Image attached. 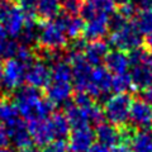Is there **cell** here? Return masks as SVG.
I'll list each match as a JSON object with an SVG mask.
<instances>
[{
  "mask_svg": "<svg viewBox=\"0 0 152 152\" xmlns=\"http://www.w3.org/2000/svg\"><path fill=\"white\" fill-rule=\"evenodd\" d=\"M86 112H88V117H89V122L95 123V124H100V123L104 121V112L103 109L96 105V104H91L89 108H86Z\"/></svg>",
  "mask_w": 152,
  "mask_h": 152,
  "instance_id": "cell-34",
  "label": "cell"
},
{
  "mask_svg": "<svg viewBox=\"0 0 152 152\" xmlns=\"http://www.w3.org/2000/svg\"><path fill=\"white\" fill-rule=\"evenodd\" d=\"M129 146L132 152H152V131L147 128L133 133Z\"/></svg>",
  "mask_w": 152,
  "mask_h": 152,
  "instance_id": "cell-23",
  "label": "cell"
},
{
  "mask_svg": "<svg viewBox=\"0 0 152 152\" xmlns=\"http://www.w3.org/2000/svg\"><path fill=\"white\" fill-rule=\"evenodd\" d=\"M66 118L70 123V127L80 128L89 126V117L86 109L80 108L76 104H67L66 105Z\"/></svg>",
  "mask_w": 152,
  "mask_h": 152,
  "instance_id": "cell-25",
  "label": "cell"
},
{
  "mask_svg": "<svg viewBox=\"0 0 152 152\" xmlns=\"http://www.w3.org/2000/svg\"><path fill=\"white\" fill-rule=\"evenodd\" d=\"M14 103L18 107L19 115L28 122L47 119L55 110V104L43 99L39 90L29 85H22L14 90Z\"/></svg>",
  "mask_w": 152,
  "mask_h": 152,
  "instance_id": "cell-1",
  "label": "cell"
},
{
  "mask_svg": "<svg viewBox=\"0 0 152 152\" xmlns=\"http://www.w3.org/2000/svg\"><path fill=\"white\" fill-rule=\"evenodd\" d=\"M15 57H17V60H19L26 66V67H28L31 64H33L36 61V55L33 53L31 47H26V46H19V50L17 52Z\"/></svg>",
  "mask_w": 152,
  "mask_h": 152,
  "instance_id": "cell-33",
  "label": "cell"
},
{
  "mask_svg": "<svg viewBox=\"0 0 152 152\" xmlns=\"http://www.w3.org/2000/svg\"><path fill=\"white\" fill-rule=\"evenodd\" d=\"M28 131L31 133L33 143H36L37 146L46 147L47 145H50L51 142H53V140H55V136H53V132H52L48 118H47V119L28 122Z\"/></svg>",
  "mask_w": 152,
  "mask_h": 152,
  "instance_id": "cell-14",
  "label": "cell"
},
{
  "mask_svg": "<svg viewBox=\"0 0 152 152\" xmlns=\"http://www.w3.org/2000/svg\"><path fill=\"white\" fill-rule=\"evenodd\" d=\"M109 31V17L108 15H96L89 19L84 27L83 34L88 41H98L107 36Z\"/></svg>",
  "mask_w": 152,
  "mask_h": 152,
  "instance_id": "cell-16",
  "label": "cell"
},
{
  "mask_svg": "<svg viewBox=\"0 0 152 152\" xmlns=\"http://www.w3.org/2000/svg\"><path fill=\"white\" fill-rule=\"evenodd\" d=\"M131 79L137 90H145L152 85V53L143 62L131 66Z\"/></svg>",
  "mask_w": 152,
  "mask_h": 152,
  "instance_id": "cell-13",
  "label": "cell"
},
{
  "mask_svg": "<svg viewBox=\"0 0 152 152\" xmlns=\"http://www.w3.org/2000/svg\"><path fill=\"white\" fill-rule=\"evenodd\" d=\"M67 36L61 27L57 19H51V20H45L39 23L38 28V42L39 45L47 50L58 51L67 45Z\"/></svg>",
  "mask_w": 152,
  "mask_h": 152,
  "instance_id": "cell-3",
  "label": "cell"
},
{
  "mask_svg": "<svg viewBox=\"0 0 152 152\" xmlns=\"http://www.w3.org/2000/svg\"><path fill=\"white\" fill-rule=\"evenodd\" d=\"M113 1H114V4L122 7V5H124V4H127V3H131L132 0H113Z\"/></svg>",
  "mask_w": 152,
  "mask_h": 152,
  "instance_id": "cell-47",
  "label": "cell"
},
{
  "mask_svg": "<svg viewBox=\"0 0 152 152\" xmlns=\"http://www.w3.org/2000/svg\"><path fill=\"white\" fill-rule=\"evenodd\" d=\"M0 152H13V150L8 148V147H1V148H0Z\"/></svg>",
  "mask_w": 152,
  "mask_h": 152,
  "instance_id": "cell-50",
  "label": "cell"
},
{
  "mask_svg": "<svg viewBox=\"0 0 152 152\" xmlns=\"http://www.w3.org/2000/svg\"><path fill=\"white\" fill-rule=\"evenodd\" d=\"M143 100L148 103L150 105H152V85H150L148 88L143 90Z\"/></svg>",
  "mask_w": 152,
  "mask_h": 152,
  "instance_id": "cell-43",
  "label": "cell"
},
{
  "mask_svg": "<svg viewBox=\"0 0 152 152\" xmlns=\"http://www.w3.org/2000/svg\"><path fill=\"white\" fill-rule=\"evenodd\" d=\"M90 152H113V148H110V147H108L105 145L99 143V142H95Z\"/></svg>",
  "mask_w": 152,
  "mask_h": 152,
  "instance_id": "cell-42",
  "label": "cell"
},
{
  "mask_svg": "<svg viewBox=\"0 0 152 152\" xmlns=\"http://www.w3.org/2000/svg\"><path fill=\"white\" fill-rule=\"evenodd\" d=\"M141 9H152V0H138Z\"/></svg>",
  "mask_w": 152,
  "mask_h": 152,
  "instance_id": "cell-45",
  "label": "cell"
},
{
  "mask_svg": "<svg viewBox=\"0 0 152 152\" xmlns=\"http://www.w3.org/2000/svg\"><path fill=\"white\" fill-rule=\"evenodd\" d=\"M71 80H72V70L67 61L58 60L53 62L51 69V81L70 83Z\"/></svg>",
  "mask_w": 152,
  "mask_h": 152,
  "instance_id": "cell-28",
  "label": "cell"
},
{
  "mask_svg": "<svg viewBox=\"0 0 152 152\" xmlns=\"http://www.w3.org/2000/svg\"><path fill=\"white\" fill-rule=\"evenodd\" d=\"M109 43L115 50L131 52L136 48H140L143 43V38L136 26L133 24V22H128L119 29L112 32L109 37Z\"/></svg>",
  "mask_w": 152,
  "mask_h": 152,
  "instance_id": "cell-4",
  "label": "cell"
},
{
  "mask_svg": "<svg viewBox=\"0 0 152 152\" xmlns=\"http://www.w3.org/2000/svg\"><path fill=\"white\" fill-rule=\"evenodd\" d=\"M67 151H69L67 145L64 142V140H57L51 142L43 150V152H67Z\"/></svg>",
  "mask_w": 152,
  "mask_h": 152,
  "instance_id": "cell-39",
  "label": "cell"
},
{
  "mask_svg": "<svg viewBox=\"0 0 152 152\" xmlns=\"http://www.w3.org/2000/svg\"><path fill=\"white\" fill-rule=\"evenodd\" d=\"M137 12H138V9H137V5L134 3H127L124 4V5H122L119 8V13L122 14L124 18L127 19H132V18H134L136 17V14Z\"/></svg>",
  "mask_w": 152,
  "mask_h": 152,
  "instance_id": "cell-38",
  "label": "cell"
},
{
  "mask_svg": "<svg viewBox=\"0 0 152 152\" xmlns=\"http://www.w3.org/2000/svg\"><path fill=\"white\" fill-rule=\"evenodd\" d=\"M145 43H146V47H147V51L151 52V53H152V32H151V33H148V34L146 36Z\"/></svg>",
  "mask_w": 152,
  "mask_h": 152,
  "instance_id": "cell-44",
  "label": "cell"
},
{
  "mask_svg": "<svg viewBox=\"0 0 152 152\" xmlns=\"http://www.w3.org/2000/svg\"><path fill=\"white\" fill-rule=\"evenodd\" d=\"M126 23H128V19L123 17L119 12H118V13H113L112 17L109 18V29H110L112 32H114V31L122 28L123 26L126 24Z\"/></svg>",
  "mask_w": 152,
  "mask_h": 152,
  "instance_id": "cell-36",
  "label": "cell"
},
{
  "mask_svg": "<svg viewBox=\"0 0 152 152\" xmlns=\"http://www.w3.org/2000/svg\"><path fill=\"white\" fill-rule=\"evenodd\" d=\"M113 0H88L81 8V18L89 20L96 15H112L114 13Z\"/></svg>",
  "mask_w": 152,
  "mask_h": 152,
  "instance_id": "cell-15",
  "label": "cell"
},
{
  "mask_svg": "<svg viewBox=\"0 0 152 152\" xmlns=\"http://www.w3.org/2000/svg\"><path fill=\"white\" fill-rule=\"evenodd\" d=\"M113 152H132L129 142L127 141H121L115 147L113 148Z\"/></svg>",
  "mask_w": 152,
  "mask_h": 152,
  "instance_id": "cell-41",
  "label": "cell"
},
{
  "mask_svg": "<svg viewBox=\"0 0 152 152\" xmlns=\"http://www.w3.org/2000/svg\"><path fill=\"white\" fill-rule=\"evenodd\" d=\"M67 142L70 152H90L95 143V132L89 126L74 128L69 134Z\"/></svg>",
  "mask_w": 152,
  "mask_h": 152,
  "instance_id": "cell-8",
  "label": "cell"
},
{
  "mask_svg": "<svg viewBox=\"0 0 152 152\" xmlns=\"http://www.w3.org/2000/svg\"><path fill=\"white\" fill-rule=\"evenodd\" d=\"M112 72L107 67L95 66L90 74L86 93H89L93 98H104L112 90Z\"/></svg>",
  "mask_w": 152,
  "mask_h": 152,
  "instance_id": "cell-6",
  "label": "cell"
},
{
  "mask_svg": "<svg viewBox=\"0 0 152 152\" xmlns=\"http://www.w3.org/2000/svg\"><path fill=\"white\" fill-rule=\"evenodd\" d=\"M48 121L52 128V132H53L55 140H64L65 137H67L70 134L71 127L65 114L55 113L51 115V118H48Z\"/></svg>",
  "mask_w": 152,
  "mask_h": 152,
  "instance_id": "cell-27",
  "label": "cell"
},
{
  "mask_svg": "<svg viewBox=\"0 0 152 152\" xmlns=\"http://www.w3.org/2000/svg\"><path fill=\"white\" fill-rule=\"evenodd\" d=\"M18 7L24 12L26 15H34L38 0H17Z\"/></svg>",
  "mask_w": 152,
  "mask_h": 152,
  "instance_id": "cell-37",
  "label": "cell"
},
{
  "mask_svg": "<svg viewBox=\"0 0 152 152\" xmlns=\"http://www.w3.org/2000/svg\"><path fill=\"white\" fill-rule=\"evenodd\" d=\"M133 99L128 93L114 94L104 104V117L113 126H124L129 119V110Z\"/></svg>",
  "mask_w": 152,
  "mask_h": 152,
  "instance_id": "cell-2",
  "label": "cell"
},
{
  "mask_svg": "<svg viewBox=\"0 0 152 152\" xmlns=\"http://www.w3.org/2000/svg\"><path fill=\"white\" fill-rule=\"evenodd\" d=\"M19 119V110L17 104L8 95L3 94L0 98V124L9 126Z\"/></svg>",
  "mask_w": 152,
  "mask_h": 152,
  "instance_id": "cell-22",
  "label": "cell"
},
{
  "mask_svg": "<svg viewBox=\"0 0 152 152\" xmlns=\"http://www.w3.org/2000/svg\"><path fill=\"white\" fill-rule=\"evenodd\" d=\"M74 104H76V105L80 108L86 109L91 105V104H94L93 96L86 91H77V94H76L74 98Z\"/></svg>",
  "mask_w": 152,
  "mask_h": 152,
  "instance_id": "cell-35",
  "label": "cell"
},
{
  "mask_svg": "<svg viewBox=\"0 0 152 152\" xmlns=\"http://www.w3.org/2000/svg\"><path fill=\"white\" fill-rule=\"evenodd\" d=\"M7 38H8V33L5 31V28L3 27V24L0 23V42L4 41V39H7Z\"/></svg>",
  "mask_w": 152,
  "mask_h": 152,
  "instance_id": "cell-46",
  "label": "cell"
},
{
  "mask_svg": "<svg viewBox=\"0 0 152 152\" xmlns=\"http://www.w3.org/2000/svg\"><path fill=\"white\" fill-rule=\"evenodd\" d=\"M131 89H133L132 79L131 75L126 74H118L113 77L112 80V90L115 94H122V93H128Z\"/></svg>",
  "mask_w": 152,
  "mask_h": 152,
  "instance_id": "cell-30",
  "label": "cell"
},
{
  "mask_svg": "<svg viewBox=\"0 0 152 152\" xmlns=\"http://www.w3.org/2000/svg\"><path fill=\"white\" fill-rule=\"evenodd\" d=\"M24 81L36 89L46 88L51 83V69L43 60H36L26 70Z\"/></svg>",
  "mask_w": 152,
  "mask_h": 152,
  "instance_id": "cell-9",
  "label": "cell"
},
{
  "mask_svg": "<svg viewBox=\"0 0 152 152\" xmlns=\"http://www.w3.org/2000/svg\"><path fill=\"white\" fill-rule=\"evenodd\" d=\"M108 53H109V47L102 39L91 41L90 43H86V47L84 50L85 58L91 66H100L102 62H104Z\"/></svg>",
  "mask_w": 152,
  "mask_h": 152,
  "instance_id": "cell-19",
  "label": "cell"
},
{
  "mask_svg": "<svg viewBox=\"0 0 152 152\" xmlns=\"http://www.w3.org/2000/svg\"><path fill=\"white\" fill-rule=\"evenodd\" d=\"M20 152H41L39 150H37V148H33V147H31V148H27L24 151H20Z\"/></svg>",
  "mask_w": 152,
  "mask_h": 152,
  "instance_id": "cell-49",
  "label": "cell"
},
{
  "mask_svg": "<svg viewBox=\"0 0 152 152\" xmlns=\"http://www.w3.org/2000/svg\"><path fill=\"white\" fill-rule=\"evenodd\" d=\"M0 23L5 28L8 36H10L12 38H17L20 36L23 28H24L26 14L18 5L13 3L7 13L4 14V17L0 19Z\"/></svg>",
  "mask_w": 152,
  "mask_h": 152,
  "instance_id": "cell-11",
  "label": "cell"
},
{
  "mask_svg": "<svg viewBox=\"0 0 152 152\" xmlns=\"http://www.w3.org/2000/svg\"><path fill=\"white\" fill-rule=\"evenodd\" d=\"M95 132V140L102 145H105L110 148H114L121 142V131L117 129L115 126L110 123L102 122L100 124L96 126Z\"/></svg>",
  "mask_w": 152,
  "mask_h": 152,
  "instance_id": "cell-17",
  "label": "cell"
},
{
  "mask_svg": "<svg viewBox=\"0 0 152 152\" xmlns=\"http://www.w3.org/2000/svg\"><path fill=\"white\" fill-rule=\"evenodd\" d=\"M67 62L71 65V70H72L74 86L77 89V91H86L90 74L93 71L91 65L86 61L83 53L72 51L67 53Z\"/></svg>",
  "mask_w": 152,
  "mask_h": 152,
  "instance_id": "cell-5",
  "label": "cell"
},
{
  "mask_svg": "<svg viewBox=\"0 0 152 152\" xmlns=\"http://www.w3.org/2000/svg\"><path fill=\"white\" fill-rule=\"evenodd\" d=\"M133 19H134L133 24L142 36H147L152 32V9H141Z\"/></svg>",
  "mask_w": 152,
  "mask_h": 152,
  "instance_id": "cell-29",
  "label": "cell"
},
{
  "mask_svg": "<svg viewBox=\"0 0 152 152\" xmlns=\"http://www.w3.org/2000/svg\"><path fill=\"white\" fill-rule=\"evenodd\" d=\"M56 19L58 20V23L61 24V27L64 28V31L66 33V36L71 39H75L77 38L81 32L84 31V27H85V23H84V19L81 17H77V15H69V14H58L56 17Z\"/></svg>",
  "mask_w": 152,
  "mask_h": 152,
  "instance_id": "cell-20",
  "label": "cell"
},
{
  "mask_svg": "<svg viewBox=\"0 0 152 152\" xmlns=\"http://www.w3.org/2000/svg\"><path fill=\"white\" fill-rule=\"evenodd\" d=\"M9 141L10 140H9V134L7 132V128L3 124H0V148H1V147H7Z\"/></svg>",
  "mask_w": 152,
  "mask_h": 152,
  "instance_id": "cell-40",
  "label": "cell"
},
{
  "mask_svg": "<svg viewBox=\"0 0 152 152\" xmlns=\"http://www.w3.org/2000/svg\"><path fill=\"white\" fill-rule=\"evenodd\" d=\"M104 62L107 65V69L113 74H126L129 69V60L126 52L121 50H114L107 55Z\"/></svg>",
  "mask_w": 152,
  "mask_h": 152,
  "instance_id": "cell-21",
  "label": "cell"
},
{
  "mask_svg": "<svg viewBox=\"0 0 152 152\" xmlns=\"http://www.w3.org/2000/svg\"><path fill=\"white\" fill-rule=\"evenodd\" d=\"M83 5V0H61V8H62L64 13L69 14V15H77L81 12Z\"/></svg>",
  "mask_w": 152,
  "mask_h": 152,
  "instance_id": "cell-32",
  "label": "cell"
},
{
  "mask_svg": "<svg viewBox=\"0 0 152 152\" xmlns=\"http://www.w3.org/2000/svg\"><path fill=\"white\" fill-rule=\"evenodd\" d=\"M61 0H38L36 14L43 20L55 19L60 13Z\"/></svg>",
  "mask_w": 152,
  "mask_h": 152,
  "instance_id": "cell-26",
  "label": "cell"
},
{
  "mask_svg": "<svg viewBox=\"0 0 152 152\" xmlns=\"http://www.w3.org/2000/svg\"><path fill=\"white\" fill-rule=\"evenodd\" d=\"M3 70H4V64L0 60V81H1V77H3Z\"/></svg>",
  "mask_w": 152,
  "mask_h": 152,
  "instance_id": "cell-48",
  "label": "cell"
},
{
  "mask_svg": "<svg viewBox=\"0 0 152 152\" xmlns=\"http://www.w3.org/2000/svg\"><path fill=\"white\" fill-rule=\"evenodd\" d=\"M46 88V96L55 105L66 103L72 95V85L70 83L51 81Z\"/></svg>",
  "mask_w": 152,
  "mask_h": 152,
  "instance_id": "cell-18",
  "label": "cell"
},
{
  "mask_svg": "<svg viewBox=\"0 0 152 152\" xmlns=\"http://www.w3.org/2000/svg\"><path fill=\"white\" fill-rule=\"evenodd\" d=\"M26 70L27 67L19 60L17 58L7 60L5 64H4L3 77L1 81H0L3 89L5 91H14L19 86H22L23 81H24Z\"/></svg>",
  "mask_w": 152,
  "mask_h": 152,
  "instance_id": "cell-7",
  "label": "cell"
},
{
  "mask_svg": "<svg viewBox=\"0 0 152 152\" xmlns=\"http://www.w3.org/2000/svg\"><path fill=\"white\" fill-rule=\"evenodd\" d=\"M19 45L15 39L7 38L0 42V60H10L17 56Z\"/></svg>",
  "mask_w": 152,
  "mask_h": 152,
  "instance_id": "cell-31",
  "label": "cell"
},
{
  "mask_svg": "<svg viewBox=\"0 0 152 152\" xmlns=\"http://www.w3.org/2000/svg\"><path fill=\"white\" fill-rule=\"evenodd\" d=\"M129 121L133 126L147 129L152 124V108L143 99L133 100L129 110Z\"/></svg>",
  "mask_w": 152,
  "mask_h": 152,
  "instance_id": "cell-12",
  "label": "cell"
},
{
  "mask_svg": "<svg viewBox=\"0 0 152 152\" xmlns=\"http://www.w3.org/2000/svg\"><path fill=\"white\" fill-rule=\"evenodd\" d=\"M38 28H39V23H37L34 15H26L24 28L19 36L22 46L31 47L38 42Z\"/></svg>",
  "mask_w": 152,
  "mask_h": 152,
  "instance_id": "cell-24",
  "label": "cell"
},
{
  "mask_svg": "<svg viewBox=\"0 0 152 152\" xmlns=\"http://www.w3.org/2000/svg\"><path fill=\"white\" fill-rule=\"evenodd\" d=\"M7 128V132L9 134V140L12 141L13 146L19 151H24L27 148H31L33 145V140L31 137V133L28 131V124L23 122L20 118L15 122L10 123L9 126H4Z\"/></svg>",
  "mask_w": 152,
  "mask_h": 152,
  "instance_id": "cell-10",
  "label": "cell"
}]
</instances>
